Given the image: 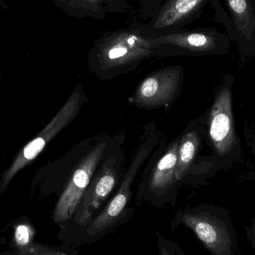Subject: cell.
I'll return each instance as SVG.
<instances>
[{"label": "cell", "mask_w": 255, "mask_h": 255, "mask_svg": "<svg viewBox=\"0 0 255 255\" xmlns=\"http://www.w3.org/2000/svg\"><path fill=\"white\" fill-rule=\"evenodd\" d=\"M11 228V236L10 241L5 243L10 250H18L25 248L30 243L35 240L37 230L31 220L25 216L13 220L9 223Z\"/></svg>", "instance_id": "obj_14"}, {"label": "cell", "mask_w": 255, "mask_h": 255, "mask_svg": "<svg viewBox=\"0 0 255 255\" xmlns=\"http://www.w3.org/2000/svg\"><path fill=\"white\" fill-rule=\"evenodd\" d=\"M0 255H79L73 246L64 244L61 246H49L40 244L34 240L25 248L18 250H9L0 253Z\"/></svg>", "instance_id": "obj_15"}, {"label": "cell", "mask_w": 255, "mask_h": 255, "mask_svg": "<svg viewBox=\"0 0 255 255\" xmlns=\"http://www.w3.org/2000/svg\"><path fill=\"white\" fill-rule=\"evenodd\" d=\"M160 58L222 53L229 46L228 35L213 27L183 29L154 37Z\"/></svg>", "instance_id": "obj_6"}, {"label": "cell", "mask_w": 255, "mask_h": 255, "mask_svg": "<svg viewBox=\"0 0 255 255\" xmlns=\"http://www.w3.org/2000/svg\"><path fill=\"white\" fill-rule=\"evenodd\" d=\"M251 241L255 249V222L253 223L251 229Z\"/></svg>", "instance_id": "obj_18"}, {"label": "cell", "mask_w": 255, "mask_h": 255, "mask_svg": "<svg viewBox=\"0 0 255 255\" xmlns=\"http://www.w3.org/2000/svg\"><path fill=\"white\" fill-rule=\"evenodd\" d=\"M123 160V150L115 142L94 174L71 220L59 225L58 240L88 224L101 211L119 183Z\"/></svg>", "instance_id": "obj_2"}, {"label": "cell", "mask_w": 255, "mask_h": 255, "mask_svg": "<svg viewBox=\"0 0 255 255\" xmlns=\"http://www.w3.org/2000/svg\"><path fill=\"white\" fill-rule=\"evenodd\" d=\"M179 138L172 141L151 169L137 193V202L145 200L157 208L171 204L175 206L178 191V182L175 178Z\"/></svg>", "instance_id": "obj_8"}, {"label": "cell", "mask_w": 255, "mask_h": 255, "mask_svg": "<svg viewBox=\"0 0 255 255\" xmlns=\"http://www.w3.org/2000/svg\"><path fill=\"white\" fill-rule=\"evenodd\" d=\"M211 0H166L157 14L145 23L151 37H160L183 29L200 17Z\"/></svg>", "instance_id": "obj_10"}, {"label": "cell", "mask_w": 255, "mask_h": 255, "mask_svg": "<svg viewBox=\"0 0 255 255\" xmlns=\"http://www.w3.org/2000/svg\"><path fill=\"white\" fill-rule=\"evenodd\" d=\"M156 236L157 239V247L159 255H186L177 243L166 239L160 232H156Z\"/></svg>", "instance_id": "obj_17"}, {"label": "cell", "mask_w": 255, "mask_h": 255, "mask_svg": "<svg viewBox=\"0 0 255 255\" xmlns=\"http://www.w3.org/2000/svg\"><path fill=\"white\" fill-rule=\"evenodd\" d=\"M209 136L220 155L227 154L235 145V135L232 115V95L229 88L220 91L210 114Z\"/></svg>", "instance_id": "obj_11"}, {"label": "cell", "mask_w": 255, "mask_h": 255, "mask_svg": "<svg viewBox=\"0 0 255 255\" xmlns=\"http://www.w3.org/2000/svg\"><path fill=\"white\" fill-rule=\"evenodd\" d=\"M183 80L184 69L181 66L159 69L139 82L128 102L147 110L170 107L179 96Z\"/></svg>", "instance_id": "obj_7"}, {"label": "cell", "mask_w": 255, "mask_h": 255, "mask_svg": "<svg viewBox=\"0 0 255 255\" xmlns=\"http://www.w3.org/2000/svg\"><path fill=\"white\" fill-rule=\"evenodd\" d=\"M214 7V19L244 52H255V0H223Z\"/></svg>", "instance_id": "obj_9"}, {"label": "cell", "mask_w": 255, "mask_h": 255, "mask_svg": "<svg viewBox=\"0 0 255 255\" xmlns=\"http://www.w3.org/2000/svg\"><path fill=\"white\" fill-rule=\"evenodd\" d=\"M166 0H138L139 17L142 22L152 19Z\"/></svg>", "instance_id": "obj_16"}, {"label": "cell", "mask_w": 255, "mask_h": 255, "mask_svg": "<svg viewBox=\"0 0 255 255\" xmlns=\"http://www.w3.org/2000/svg\"><path fill=\"white\" fill-rule=\"evenodd\" d=\"M87 99L83 87L81 84H78L65 104L60 109L55 118L37 135V137L28 142L18 154L1 179L0 193L4 192L7 184L19 170L34 160L43 151L48 142L78 116L84 104L86 103Z\"/></svg>", "instance_id": "obj_5"}, {"label": "cell", "mask_w": 255, "mask_h": 255, "mask_svg": "<svg viewBox=\"0 0 255 255\" xmlns=\"http://www.w3.org/2000/svg\"><path fill=\"white\" fill-rule=\"evenodd\" d=\"M115 142V139L108 135L99 136L94 145L78 160L52 213L55 223L61 225L71 220L94 174Z\"/></svg>", "instance_id": "obj_4"}, {"label": "cell", "mask_w": 255, "mask_h": 255, "mask_svg": "<svg viewBox=\"0 0 255 255\" xmlns=\"http://www.w3.org/2000/svg\"><path fill=\"white\" fill-rule=\"evenodd\" d=\"M199 133L196 130H187L179 138L178 147L175 178L178 184L184 181L193 160L196 157L199 147Z\"/></svg>", "instance_id": "obj_13"}, {"label": "cell", "mask_w": 255, "mask_h": 255, "mask_svg": "<svg viewBox=\"0 0 255 255\" xmlns=\"http://www.w3.org/2000/svg\"><path fill=\"white\" fill-rule=\"evenodd\" d=\"M181 226L190 229L211 255H240L233 226L214 210L203 206L178 210L169 224L172 233Z\"/></svg>", "instance_id": "obj_3"}, {"label": "cell", "mask_w": 255, "mask_h": 255, "mask_svg": "<svg viewBox=\"0 0 255 255\" xmlns=\"http://www.w3.org/2000/svg\"><path fill=\"white\" fill-rule=\"evenodd\" d=\"M151 58H160L158 48L145 31V23L108 31L93 42L88 57L91 73L103 80L127 74Z\"/></svg>", "instance_id": "obj_1"}, {"label": "cell", "mask_w": 255, "mask_h": 255, "mask_svg": "<svg viewBox=\"0 0 255 255\" xmlns=\"http://www.w3.org/2000/svg\"><path fill=\"white\" fill-rule=\"evenodd\" d=\"M0 5L2 6L4 8H7V4L4 0H0Z\"/></svg>", "instance_id": "obj_19"}, {"label": "cell", "mask_w": 255, "mask_h": 255, "mask_svg": "<svg viewBox=\"0 0 255 255\" xmlns=\"http://www.w3.org/2000/svg\"><path fill=\"white\" fill-rule=\"evenodd\" d=\"M57 7L72 17L103 20L111 14H123L130 10L127 0H52Z\"/></svg>", "instance_id": "obj_12"}]
</instances>
